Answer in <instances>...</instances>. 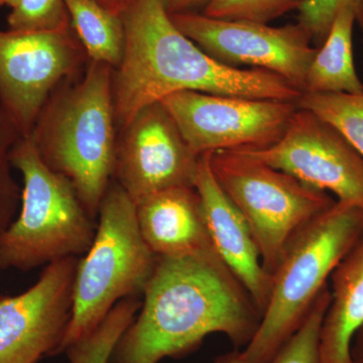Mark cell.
<instances>
[{
    "label": "cell",
    "mask_w": 363,
    "mask_h": 363,
    "mask_svg": "<svg viewBox=\"0 0 363 363\" xmlns=\"http://www.w3.org/2000/svg\"><path fill=\"white\" fill-rule=\"evenodd\" d=\"M140 311L114 346L108 363H159L197 350L224 334L247 347L262 315L215 250L157 257Z\"/></svg>",
    "instance_id": "cell-1"
},
{
    "label": "cell",
    "mask_w": 363,
    "mask_h": 363,
    "mask_svg": "<svg viewBox=\"0 0 363 363\" xmlns=\"http://www.w3.org/2000/svg\"><path fill=\"white\" fill-rule=\"evenodd\" d=\"M121 18L125 48L112 73L117 133L145 107L182 91L292 102L302 94L272 72L234 68L210 57L174 25L162 0H133Z\"/></svg>",
    "instance_id": "cell-2"
},
{
    "label": "cell",
    "mask_w": 363,
    "mask_h": 363,
    "mask_svg": "<svg viewBox=\"0 0 363 363\" xmlns=\"http://www.w3.org/2000/svg\"><path fill=\"white\" fill-rule=\"evenodd\" d=\"M112 73L107 64L89 61L79 80L52 93L30 135L43 162L71 181L95 219L116 161Z\"/></svg>",
    "instance_id": "cell-3"
},
{
    "label": "cell",
    "mask_w": 363,
    "mask_h": 363,
    "mask_svg": "<svg viewBox=\"0 0 363 363\" xmlns=\"http://www.w3.org/2000/svg\"><path fill=\"white\" fill-rule=\"evenodd\" d=\"M362 231L363 209L335 201L294 234L272 274L259 329L241 351L245 363L269 362L292 337Z\"/></svg>",
    "instance_id": "cell-4"
},
{
    "label": "cell",
    "mask_w": 363,
    "mask_h": 363,
    "mask_svg": "<svg viewBox=\"0 0 363 363\" xmlns=\"http://www.w3.org/2000/svg\"><path fill=\"white\" fill-rule=\"evenodd\" d=\"M11 162L23 176V187L20 213L0 238V267L28 272L85 255L97 219L71 181L43 162L30 136L16 143Z\"/></svg>",
    "instance_id": "cell-5"
},
{
    "label": "cell",
    "mask_w": 363,
    "mask_h": 363,
    "mask_svg": "<svg viewBox=\"0 0 363 363\" xmlns=\"http://www.w3.org/2000/svg\"><path fill=\"white\" fill-rule=\"evenodd\" d=\"M157 260L140 233L135 202L112 180L94 240L79 259L71 319L56 355L94 330L119 301L143 297Z\"/></svg>",
    "instance_id": "cell-6"
},
{
    "label": "cell",
    "mask_w": 363,
    "mask_h": 363,
    "mask_svg": "<svg viewBox=\"0 0 363 363\" xmlns=\"http://www.w3.org/2000/svg\"><path fill=\"white\" fill-rule=\"evenodd\" d=\"M210 164L219 186L247 220L271 277L294 234L335 203L329 193L245 152H211Z\"/></svg>",
    "instance_id": "cell-7"
},
{
    "label": "cell",
    "mask_w": 363,
    "mask_h": 363,
    "mask_svg": "<svg viewBox=\"0 0 363 363\" xmlns=\"http://www.w3.org/2000/svg\"><path fill=\"white\" fill-rule=\"evenodd\" d=\"M198 156L255 152L279 142L298 109L296 102L182 91L162 99Z\"/></svg>",
    "instance_id": "cell-8"
},
{
    "label": "cell",
    "mask_w": 363,
    "mask_h": 363,
    "mask_svg": "<svg viewBox=\"0 0 363 363\" xmlns=\"http://www.w3.org/2000/svg\"><path fill=\"white\" fill-rule=\"evenodd\" d=\"M88 63L73 28L45 33L0 28V105L23 138L32 135L56 88L76 80Z\"/></svg>",
    "instance_id": "cell-9"
},
{
    "label": "cell",
    "mask_w": 363,
    "mask_h": 363,
    "mask_svg": "<svg viewBox=\"0 0 363 363\" xmlns=\"http://www.w3.org/2000/svg\"><path fill=\"white\" fill-rule=\"evenodd\" d=\"M174 25L210 57L238 68L252 67L277 74L303 93L306 74L316 55L311 33L301 25L226 21L203 13L172 14Z\"/></svg>",
    "instance_id": "cell-10"
},
{
    "label": "cell",
    "mask_w": 363,
    "mask_h": 363,
    "mask_svg": "<svg viewBox=\"0 0 363 363\" xmlns=\"http://www.w3.org/2000/svg\"><path fill=\"white\" fill-rule=\"evenodd\" d=\"M199 157L164 105L156 102L119 131L112 180L138 204L167 189L194 187Z\"/></svg>",
    "instance_id": "cell-11"
},
{
    "label": "cell",
    "mask_w": 363,
    "mask_h": 363,
    "mask_svg": "<svg viewBox=\"0 0 363 363\" xmlns=\"http://www.w3.org/2000/svg\"><path fill=\"white\" fill-rule=\"evenodd\" d=\"M240 152L363 209L362 155L311 111L298 108L285 135L272 147Z\"/></svg>",
    "instance_id": "cell-12"
},
{
    "label": "cell",
    "mask_w": 363,
    "mask_h": 363,
    "mask_svg": "<svg viewBox=\"0 0 363 363\" xmlns=\"http://www.w3.org/2000/svg\"><path fill=\"white\" fill-rule=\"evenodd\" d=\"M79 259L52 262L25 293L0 297V363L56 355L71 319Z\"/></svg>",
    "instance_id": "cell-13"
},
{
    "label": "cell",
    "mask_w": 363,
    "mask_h": 363,
    "mask_svg": "<svg viewBox=\"0 0 363 363\" xmlns=\"http://www.w3.org/2000/svg\"><path fill=\"white\" fill-rule=\"evenodd\" d=\"M210 157L211 152L200 156L194 186L201 199L208 233L222 262L242 284L262 315L271 293L272 277L262 267L247 220L215 179Z\"/></svg>",
    "instance_id": "cell-14"
},
{
    "label": "cell",
    "mask_w": 363,
    "mask_h": 363,
    "mask_svg": "<svg viewBox=\"0 0 363 363\" xmlns=\"http://www.w3.org/2000/svg\"><path fill=\"white\" fill-rule=\"evenodd\" d=\"M135 207L140 233L157 257H184L215 250L195 187L167 189Z\"/></svg>",
    "instance_id": "cell-15"
},
{
    "label": "cell",
    "mask_w": 363,
    "mask_h": 363,
    "mask_svg": "<svg viewBox=\"0 0 363 363\" xmlns=\"http://www.w3.org/2000/svg\"><path fill=\"white\" fill-rule=\"evenodd\" d=\"M331 300L320 332L321 363H352L353 336L363 324V231L329 278Z\"/></svg>",
    "instance_id": "cell-16"
},
{
    "label": "cell",
    "mask_w": 363,
    "mask_h": 363,
    "mask_svg": "<svg viewBox=\"0 0 363 363\" xmlns=\"http://www.w3.org/2000/svg\"><path fill=\"white\" fill-rule=\"evenodd\" d=\"M355 18L342 9L334 20L323 44L317 49L307 74L303 93L363 92V83L355 69L353 57V28Z\"/></svg>",
    "instance_id": "cell-17"
},
{
    "label": "cell",
    "mask_w": 363,
    "mask_h": 363,
    "mask_svg": "<svg viewBox=\"0 0 363 363\" xmlns=\"http://www.w3.org/2000/svg\"><path fill=\"white\" fill-rule=\"evenodd\" d=\"M72 28L84 48L88 59L116 69L125 48L123 18L94 0H65Z\"/></svg>",
    "instance_id": "cell-18"
},
{
    "label": "cell",
    "mask_w": 363,
    "mask_h": 363,
    "mask_svg": "<svg viewBox=\"0 0 363 363\" xmlns=\"http://www.w3.org/2000/svg\"><path fill=\"white\" fill-rule=\"evenodd\" d=\"M140 298L119 301L90 334L66 348L70 363H108L117 341L142 307Z\"/></svg>",
    "instance_id": "cell-19"
},
{
    "label": "cell",
    "mask_w": 363,
    "mask_h": 363,
    "mask_svg": "<svg viewBox=\"0 0 363 363\" xmlns=\"http://www.w3.org/2000/svg\"><path fill=\"white\" fill-rule=\"evenodd\" d=\"M296 104L331 124L363 156V92L302 93Z\"/></svg>",
    "instance_id": "cell-20"
},
{
    "label": "cell",
    "mask_w": 363,
    "mask_h": 363,
    "mask_svg": "<svg viewBox=\"0 0 363 363\" xmlns=\"http://www.w3.org/2000/svg\"><path fill=\"white\" fill-rule=\"evenodd\" d=\"M330 300L328 283L318 294L298 330L267 363H321L320 332Z\"/></svg>",
    "instance_id": "cell-21"
},
{
    "label": "cell",
    "mask_w": 363,
    "mask_h": 363,
    "mask_svg": "<svg viewBox=\"0 0 363 363\" xmlns=\"http://www.w3.org/2000/svg\"><path fill=\"white\" fill-rule=\"evenodd\" d=\"M21 133L0 105V238L16 219L21 207V186L14 179L11 162V150Z\"/></svg>",
    "instance_id": "cell-22"
},
{
    "label": "cell",
    "mask_w": 363,
    "mask_h": 363,
    "mask_svg": "<svg viewBox=\"0 0 363 363\" xmlns=\"http://www.w3.org/2000/svg\"><path fill=\"white\" fill-rule=\"evenodd\" d=\"M9 30L61 32L72 28L65 0H21L7 16Z\"/></svg>",
    "instance_id": "cell-23"
},
{
    "label": "cell",
    "mask_w": 363,
    "mask_h": 363,
    "mask_svg": "<svg viewBox=\"0 0 363 363\" xmlns=\"http://www.w3.org/2000/svg\"><path fill=\"white\" fill-rule=\"evenodd\" d=\"M305 0H212L203 14L226 21L269 23L297 11Z\"/></svg>",
    "instance_id": "cell-24"
},
{
    "label": "cell",
    "mask_w": 363,
    "mask_h": 363,
    "mask_svg": "<svg viewBox=\"0 0 363 363\" xmlns=\"http://www.w3.org/2000/svg\"><path fill=\"white\" fill-rule=\"evenodd\" d=\"M342 9H348L353 13L355 25L359 28L363 39V0H305L298 11V23L309 30L313 44L319 48Z\"/></svg>",
    "instance_id": "cell-25"
},
{
    "label": "cell",
    "mask_w": 363,
    "mask_h": 363,
    "mask_svg": "<svg viewBox=\"0 0 363 363\" xmlns=\"http://www.w3.org/2000/svg\"><path fill=\"white\" fill-rule=\"evenodd\" d=\"M211 1L212 0H162L169 16L179 13H199V11H204Z\"/></svg>",
    "instance_id": "cell-26"
},
{
    "label": "cell",
    "mask_w": 363,
    "mask_h": 363,
    "mask_svg": "<svg viewBox=\"0 0 363 363\" xmlns=\"http://www.w3.org/2000/svg\"><path fill=\"white\" fill-rule=\"evenodd\" d=\"M350 355L352 363H363V324L353 336Z\"/></svg>",
    "instance_id": "cell-27"
},
{
    "label": "cell",
    "mask_w": 363,
    "mask_h": 363,
    "mask_svg": "<svg viewBox=\"0 0 363 363\" xmlns=\"http://www.w3.org/2000/svg\"><path fill=\"white\" fill-rule=\"evenodd\" d=\"M94 1L107 11L121 16L123 11L133 4V0H94Z\"/></svg>",
    "instance_id": "cell-28"
},
{
    "label": "cell",
    "mask_w": 363,
    "mask_h": 363,
    "mask_svg": "<svg viewBox=\"0 0 363 363\" xmlns=\"http://www.w3.org/2000/svg\"><path fill=\"white\" fill-rule=\"evenodd\" d=\"M215 363H245L241 355V350H235L215 359Z\"/></svg>",
    "instance_id": "cell-29"
},
{
    "label": "cell",
    "mask_w": 363,
    "mask_h": 363,
    "mask_svg": "<svg viewBox=\"0 0 363 363\" xmlns=\"http://www.w3.org/2000/svg\"><path fill=\"white\" fill-rule=\"evenodd\" d=\"M21 0H0V7L9 6L11 9L18 6Z\"/></svg>",
    "instance_id": "cell-30"
}]
</instances>
